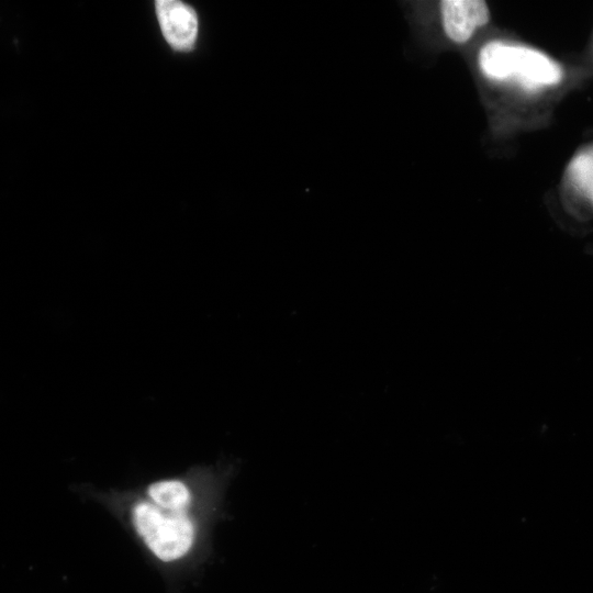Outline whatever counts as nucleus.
Masks as SVG:
<instances>
[{"instance_id":"obj_1","label":"nucleus","mask_w":593,"mask_h":593,"mask_svg":"<svg viewBox=\"0 0 593 593\" xmlns=\"http://www.w3.org/2000/svg\"><path fill=\"white\" fill-rule=\"evenodd\" d=\"M483 75L492 80H516L523 88L535 90L562 80L558 63L542 52L501 41L484 44L478 57Z\"/></svg>"},{"instance_id":"obj_2","label":"nucleus","mask_w":593,"mask_h":593,"mask_svg":"<svg viewBox=\"0 0 593 593\" xmlns=\"http://www.w3.org/2000/svg\"><path fill=\"white\" fill-rule=\"evenodd\" d=\"M132 517L138 535L160 560H177L193 544L194 526L186 512L167 511L150 501H141Z\"/></svg>"},{"instance_id":"obj_3","label":"nucleus","mask_w":593,"mask_h":593,"mask_svg":"<svg viewBox=\"0 0 593 593\" xmlns=\"http://www.w3.org/2000/svg\"><path fill=\"white\" fill-rule=\"evenodd\" d=\"M562 198L574 216L593 217V144L579 149L569 161L562 178Z\"/></svg>"},{"instance_id":"obj_4","label":"nucleus","mask_w":593,"mask_h":593,"mask_svg":"<svg viewBox=\"0 0 593 593\" xmlns=\"http://www.w3.org/2000/svg\"><path fill=\"white\" fill-rule=\"evenodd\" d=\"M156 15L163 35L177 51H190L197 41L199 20L192 7L181 1L158 0Z\"/></svg>"},{"instance_id":"obj_5","label":"nucleus","mask_w":593,"mask_h":593,"mask_svg":"<svg viewBox=\"0 0 593 593\" xmlns=\"http://www.w3.org/2000/svg\"><path fill=\"white\" fill-rule=\"evenodd\" d=\"M440 12L446 35L456 43L467 42L490 20L488 5L481 0H444Z\"/></svg>"},{"instance_id":"obj_6","label":"nucleus","mask_w":593,"mask_h":593,"mask_svg":"<svg viewBox=\"0 0 593 593\" xmlns=\"http://www.w3.org/2000/svg\"><path fill=\"white\" fill-rule=\"evenodd\" d=\"M147 493L155 505L172 512H186L191 499L188 486L178 480L155 482Z\"/></svg>"}]
</instances>
